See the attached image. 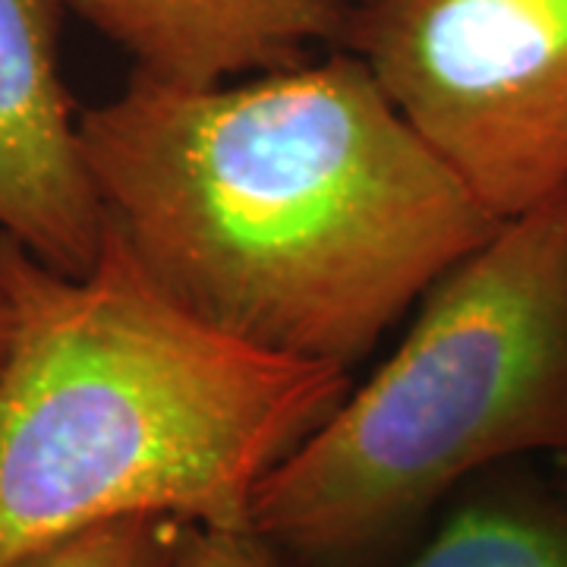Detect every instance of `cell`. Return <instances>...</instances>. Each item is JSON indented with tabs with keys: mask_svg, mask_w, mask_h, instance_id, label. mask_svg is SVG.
Listing matches in <instances>:
<instances>
[{
	"mask_svg": "<svg viewBox=\"0 0 567 567\" xmlns=\"http://www.w3.org/2000/svg\"><path fill=\"white\" fill-rule=\"evenodd\" d=\"M80 136L107 221L171 300L347 372L502 224L353 54L218 85L136 73Z\"/></svg>",
	"mask_w": 567,
	"mask_h": 567,
	"instance_id": "6da1fadb",
	"label": "cell"
},
{
	"mask_svg": "<svg viewBox=\"0 0 567 567\" xmlns=\"http://www.w3.org/2000/svg\"><path fill=\"white\" fill-rule=\"evenodd\" d=\"M13 312L0 363V567L126 517L249 527V507L350 391L338 365L268 353L152 281L117 227L85 275L0 234Z\"/></svg>",
	"mask_w": 567,
	"mask_h": 567,
	"instance_id": "7a4b0ae2",
	"label": "cell"
},
{
	"mask_svg": "<svg viewBox=\"0 0 567 567\" xmlns=\"http://www.w3.org/2000/svg\"><path fill=\"white\" fill-rule=\"evenodd\" d=\"M527 454L567 461V186L425 290L394 353L268 473L249 529L297 567H375Z\"/></svg>",
	"mask_w": 567,
	"mask_h": 567,
	"instance_id": "3957f363",
	"label": "cell"
},
{
	"mask_svg": "<svg viewBox=\"0 0 567 567\" xmlns=\"http://www.w3.org/2000/svg\"><path fill=\"white\" fill-rule=\"evenodd\" d=\"M344 41L495 221L567 186V0H347Z\"/></svg>",
	"mask_w": 567,
	"mask_h": 567,
	"instance_id": "277c9868",
	"label": "cell"
},
{
	"mask_svg": "<svg viewBox=\"0 0 567 567\" xmlns=\"http://www.w3.org/2000/svg\"><path fill=\"white\" fill-rule=\"evenodd\" d=\"M54 10L0 0V234L63 275H85L107 212L58 70Z\"/></svg>",
	"mask_w": 567,
	"mask_h": 567,
	"instance_id": "5b68a950",
	"label": "cell"
},
{
	"mask_svg": "<svg viewBox=\"0 0 567 567\" xmlns=\"http://www.w3.org/2000/svg\"><path fill=\"white\" fill-rule=\"evenodd\" d=\"M117 41L136 73L218 85L293 66L344 39L347 0H51Z\"/></svg>",
	"mask_w": 567,
	"mask_h": 567,
	"instance_id": "8992f818",
	"label": "cell"
},
{
	"mask_svg": "<svg viewBox=\"0 0 567 567\" xmlns=\"http://www.w3.org/2000/svg\"><path fill=\"white\" fill-rule=\"evenodd\" d=\"M511 466L466 483L394 567H567V495Z\"/></svg>",
	"mask_w": 567,
	"mask_h": 567,
	"instance_id": "52a82bcc",
	"label": "cell"
},
{
	"mask_svg": "<svg viewBox=\"0 0 567 567\" xmlns=\"http://www.w3.org/2000/svg\"><path fill=\"white\" fill-rule=\"evenodd\" d=\"M181 527L162 517L111 520L41 548L17 567H174Z\"/></svg>",
	"mask_w": 567,
	"mask_h": 567,
	"instance_id": "ba28073f",
	"label": "cell"
},
{
	"mask_svg": "<svg viewBox=\"0 0 567 567\" xmlns=\"http://www.w3.org/2000/svg\"><path fill=\"white\" fill-rule=\"evenodd\" d=\"M174 567H297L249 527H181Z\"/></svg>",
	"mask_w": 567,
	"mask_h": 567,
	"instance_id": "9c48e42d",
	"label": "cell"
},
{
	"mask_svg": "<svg viewBox=\"0 0 567 567\" xmlns=\"http://www.w3.org/2000/svg\"><path fill=\"white\" fill-rule=\"evenodd\" d=\"M10 331H13V312H10L7 297L0 293V363H3V357H7V347H10Z\"/></svg>",
	"mask_w": 567,
	"mask_h": 567,
	"instance_id": "30bf717a",
	"label": "cell"
},
{
	"mask_svg": "<svg viewBox=\"0 0 567 567\" xmlns=\"http://www.w3.org/2000/svg\"><path fill=\"white\" fill-rule=\"evenodd\" d=\"M561 492H565V495H567V476H565V483H561Z\"/></svg>",
	"mask_w": 567,
	"mask_h": 567,
	"instance_id": "8fae6325",
	"label": "cell"
}]
</instances>
